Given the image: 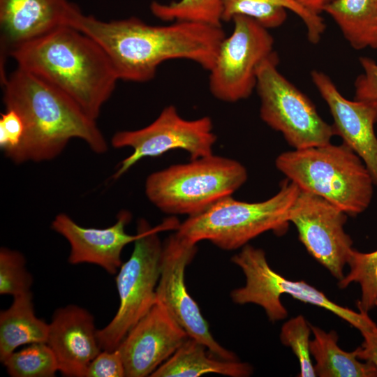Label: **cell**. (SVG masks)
I'll use <instances>...</instances> for the list:
<instances>
[{"mask_svg": "<svg viewBox=\"0 0 377 377\" xmlns=\"http://www.w3.org/2000/svg\"><path fill=\"white\" fill-rule=\"evenodd\" d=\"M309 11L320 15L325 7L332 0H294Z\"/></svg>", "mask_w": 377, "mask_h": 377, "instance_id": "d6a6232c", "label": "cell"}, {"mask_svg": "<svg viewBox=\"0 0 377 377\" xmlns=\"http://www.w3.org/2000/svg\"><path fill=\"white\" fill-rule=\"evenodd\" d=\"M232 34L222 41L209 71V88L221 101L235 103L249 98L256 87L260 64L274 51V38L256 20L242 15L232 18Z\"/></svg>", "mask_w": 377, "mask_h": 377, "instance_id": "30bf717a", "label": "cell"}, {"mask_svg": "<svg viewBox=\"0 0 377 377\" xmlns=\"http://www.w3.org/2000/svg\"><path fill=\"white\" fill-rule=\"evenodd\" d=\"M216 139L210 117L186 119L174 105H170L148 126L118 131L113 135V147L133 149L119 163L113 178H119L143 158L160 156L171 150H184L188 153L191 159L211 155Z\"/></svg>", "mask_w": 377, "mask_h": 377, "instance_id": "8fae6325", "label": "cell"}, {"mask_svg": "<svg viewBox=\"0 0 377 377\" xmlns=\"http://www.w3.org/2000/svg\"><path fill=\"white\" fill-rule=\"evenodd\" d=\"M13 377H53L59 371L56 357L46 343H35L14 351L3 363Z\"/></svg>", "mask_w": 377, "mask_h": 377, "instance_id": "484cf974", "label": "cell"}, {"mask_svg": "<svg viewBox=\"0 0 377 377\" xmlns=\"http://www.w3.org/2000/svg\"><path fill=\"white\" fill-rule=\"evenodd\" d=\"M188 337L163 305L156 302L117 348L126 376H150Z\"/></svg>", "mask_w": 377, "mask_h": 377, "instance_id": "5bb4252c", "label": "cell"}, {"mask_svg": "<svg viewBox=\"0 0 377 377\" xmlns=\"http://www.w3.org/2000/svg\"><path fill=\"white\" fill-rule=\"evenodd\" d=\"M252 373L253 367L250 364L239 360L217 357L202 343L188 337L150 376L198 377L217 374L230 377H247Z\"/></svg>", "mask_w": 377, "mask_h": 377, "instance_id": "d6986e66", "label": "cell"}, {"mask_svg": "<svg viewBox=\"0 0 377 377\" xmlns=\"http://www.w3.org/2000/svg\"><path fill=\"white\" fill-rule=\"evenodd\" d=\"M377 308V307H376ZM364 341L356 348L359 360L371 362L377 369V326L371 330L361 333Z\"/></svg>", "mask_w": 377, "mask_h": 377, "instance_id": "1f68e13d", "label": "cell"}, {"mask_svg": "<svg viewBox=\"0 0 377 377\" xmlns=\"http://www.w3.org/2000/svg\"><path fill=\"white\" fill-rule=\"evenodd\" d=\"M314 338L310 341V352L314 358L316 376L320 377H377V369L371 362H362L356 349L342 350L337 344L334 331L326 332L311 325Z\"/></svg>", "mask_w": 377, "mask_h": 377, "instance_id": "7402d4cb", "label": "cell"}, {"mask_svg": "<svg viewBox=\"0 0 377 377\" xmlns=\"http://www.w3.org/2000/svg\"><path fill=\"white\" fill-rule=\"evenodd\" d=\"M323 11L354 49H377V0H332Z\"/></svg>", "mask_w": 377, "mask_h": 377, "instance_id": "603a6c76", "label": "cell"}, {"mask_svg": "<svg viewBox=\"0 0 377 377\" xmlns=\"http://www.w3.org/2000/svg\"><path fill=\"white\" fill-rule=\"evenodd\" d=\"M347 264L350 270L338 283L341 288L356 282L360 285L361 298L357 302L359 311L368 313L377 307V250L363 253L353 249Z\"/></svg>", "mask_w": 377, "mask_h": 377, "instance_id": "d4e9b609", "label": "cell"}, {"mask_svg": "<svg viewBox=\"0 0 377 377\" xmlns=\"http://www.w3.org/2000/svg\"><path fill=\"white\" fill-rule=\"evenodd\" d=\"M274 52L259 66L256 89L260 101V116L281 133L294 149L325 145L335 135L311 100L278 70Z\"/></svg>", "mask_w": 377, "mask_h": 377, "instance_id": "9c48e42d", "label": "cell"}, {"mask_svg": "<svg viewBox=\"0 0 377 377\" xmlns=\"http://www.w3.org/2000/svg\"><path fill=\"white\" fill-rule=\"evenodd\" d=\"M10 57L17 67L66 95L94 120L119 80L103 48L67 25L20 47Z\"/></svg>", "mask_w": 377, "mask_h": 377, "instance_id": "3957f363", "label": "cell"}, {"mask_svg": "<svg viewBox=\"0 0 377 377\" xmlns=\"http://www.w3.org/2000/svg\"><path fill=\"white\" fill-rule=\"evenodd\" d=\"M124 365L117 349L101 350L89 364L84 377H124Z\"/></svg>", "mask_w": 377, "mask_h": 377, "instance_id": "4dcf8cb0", "label": "cell"}, {"mask_svg": "<svg viewBox=\"0 0 377 377\" xmlns=\"http://www.w3.org/2000/svg\"><path fill=\"white\" fill-rule=\"evenodd\" d=\"M24 135L21 117L13 110L6 109L0 117V147L10 159L20 146Z\"/></svg>", "mask_w": 377, "mask_h": 377, "instance_id": "f1b7e54d", "label": "cell"}, {"mask_svg": "<svg viewBox=\"0 0 377 377\" xmlns=\"http://www.w3.org/2000/svg\"><path fill=\"white\" fill-rule=\"evenodd\" d=\"M33 278L24 255L6 247L0 249V294L13 297L31 291Z\"/></svg>", "mask_w": 377, "mask_h": 377, "instance_id": "4316f807", "label": "cell"}, {"mask_svg": "<svg viewBox=\"0 0 377 377\" xmlns=\"http://www.w3.org/2000/svg\"><path fill=\"white\" fill-rule=\"evenodd\" d=\"M46 343L56 357L59 371L68 377H84L89 364L102 350L94 316L77 305L54 312Z\"/></svg>", "mask_w": 377, "mask_h": 377, "instance_id": "ac0fdd59", "label": "cell"}, {"mask_svg": "<svg viewBox=\"0 0 377 377\" xmlns=\"http://www.w3.org/2000/svg\"><path fill=\"white\" fill-rule=\"evenodd\" d=\"M196 252L197 244L177 232L164 241L156 289V302L163 305L189 337L205 345L212 355L223 360H238L233 352L214 339L199 306L188 292L185 270Z\"/></svg>", "mask_w": 377, "mask_h": 377, "instance_id": "7c38bea8", "label": "cell"}, {"mask_svg": "<svg viewBox=\"0 0 377 377\" xmlns=\"http://www.w3.org/2000/svg\"><path fill=\"white\" fill-rule=\"evenodd\" d=\"M311 325L304 317L299 315L286 321L282 326L280 339L281 343L290 347L297 357L301 377L316 376L310 352Z\"/></svg>", "mask_w": 377, "mask_h": 377, "instance_id": "83f0119b", "label": "cell"}, {"mask_svg": "<svg viewBox=\"0 0 377 377\" xmlns=\"http://www.w3.org/2000/svg\"><path fill=\"white\" fill-rule=\"evenodd\" d=\"M311 77L330 109L335 135L361 158L377 188V112L363 102L345 98L325 73L313 70Z\"/></svg>", "mask_w": 377, "mask_h": 377, "instance_id": "2e32d148", "label": "cell"}, {"mask_svg": "<svg viewBox=\"0 0 377 377\" xmlns=\"http://www.w3.org/2000/svg\"><path fill=\"white\" fill-rule=\"evenodd\" d=\"M179 224L174 218L156 227H151L144 219L138 221V237L133 242V251L121 264L115 279L119 297L118 310L105 327L97 330L102 350L117 349L129 330L156 303L163 250L158 233L177 230Z\"/></svg>", "mask_w": 377, "mask_h": 377, "instance_id": "52a82bcc", "label": "cell"}, {"mask_svg": "<svg viewBox=\"0 0 377 377\" xmlns=\"http://www.w3.org/2000/svg\"><path fill=\"white\" fill-rule=\"evenodd\" d=\"M275 165L300 189L323 198L347 215L362 213L371 202L373 178L361 158L344 143L285 151Z\"/></svg>", "mask_w": 377, "mask_h": 377, "instance_id": "277c9868", "label": "cell"}, {"mask_svg": "<svg viewBox=\"0 0 377 377\" xmlns=\"http://www.w3.org/2000/svg\"><path fill=\"white\" fill-rule=\"evenodd\" d=\"M359 61L363 73L355 81L353 99L366 103L377 112V63L367 57H361Z\"/></svg>", "mask_w": 377, "mask_h": 377, "instance_id": "f546056e", "label": "cell"}, {"mask_svg": "<svg viewBox=\"0 0 377 377\" xmlns=\"http://www.w3.org/2000/svg\"><path fill=\"white\" fill-rule=\"evenodd\" d=\"M231 260L240 267L246 277V283L243 287L231 291L232 302L238 304L251 303L261 306L272 322L287 317L288 311L281 302V296L288 294L301 302L331 311L357 329L360 333L376 326L368 313L362 311L357 312L339 306L305 281H291L276 272L269 266L265 253L261 249L247 244L232 257Z\"/></svg>", "mask_w": 377, "mask_h": 377, "instance_id": "ba28073f", "label": "cell"}, {"mask_svg": "<svg viewBox=\"0 0 377 377\" xmlns=\"http://www.w3.org/2000/svg\"><path fill=\"white\" fill-rule=\"evenodd\" d=\"M246 179L242 163L212 154L152 172L145 194L163 213L190 217L231 196Z\"/></svg>", "mask_w": 377, "mask_h": 377, "instance_id": "8992f818", "label": "cell"}, {"mask_svg": "<svg viewBox=\"0 0 377 377\" xmlns=\"http://www.w3.org/2000/svg\"><path fill=\"white\" fill-rule=\"evenodd\" d=\"M131 219V213L124 210L119 212L116 223L110 227L87 228L77 224L66 214L60 213L51 226L70 244L69 263L94 264L110 274H115L122 264L124 248L138 237L137 232L130 235L125 230Z\"/></svg>", "mask_w": 377, "mask_h": 377, "instance_id": "e0dca14e", "label": "cell"}, {"mask_svg": "<svg viewBox=\"0 0 377 377\" xmlns=\"http://www.w3.org/2000/svg\"><path fill=\"white\" fill-rule=\"evenodd\" d=\"M31 292L13 297L0 313V360L2 363L21 346L46 343L48 324L34 313Z\"/></svg>", "mask_w": 377, "mask_h": 377, "instance_id": "44dd1931", "label": "cell"}, {"mask_svg": "<svg viewBox=\"0 0 377 377\" xmlns=\"http://www.w3.org/2000/svg\"><path fill=\"white\" fill-rule=\"evenodd\" d=\"M66 25L94 39L105 52L119 80L146 82L170 59H186L209 71L225 32L221 27L189 22L151 25L135 17L103 21L75 5Z\"/></svg>", "mask_w": 377, "mask_h": 377, "instance_id": "6da1fadb", "label": "cell"}, {"mask_svg": "<svg viewBox=\"0 0 377 377\" xmlns=\"http://www.w3.org/2000/svg\"><path fill=\"white\" fill-rule=\"evenodd\" d=\"M1 85L6 109L17 112L24 125L22 142L10 159L14 163L52 160L75 138L96 154L108 150L96 120L42 79L17 67Z\"/></svg>", "mask_w": 377, "mask_h": 377, "instance_id": "7a4b0ae2", "label": "cell"}, {"mask_svg": "<svg viewBox=\"0 0 377 377\" xmlns=\"http://www.w3.org/2000/svg\"><path fill=\"white\" fill-rule=\"evenodd\" d=\"M151 13L165 22H189L221 27L223 0H178L169 3L153 1Z\"/></svg>", "mask_w": 377, "mask_h": 377, "instance_id": "cb8c5ba5", "label": "cell"}, {"mask_svg": "<svg viewBox=\"0 0 377 377\" xmlns=\"http://www.w3.org/2000/svg\"><path fill=\"white\" fill-rule=\"evenodd\" d=\"M347 214L323 198L300 190L290 208L288 221L296 227L307 251L339 281L353 249L343 229Z\"/></svg>", "mask_w": 377, "mask_h": 377, "instance_id": "4fadbf2b", "label": "cell"}, {"mask_svg": "<svg viewBox=\"0 0 377 377\" xmlns=\"http://www.w3.org/2000/svg\"><path fill=\"white\" fill-rule=\"evenodd\" d=\"M68 0H0V80L6 59L20 47L66 25Z\"/></svg>", "mask_w": 377, "mask_h": 377, "instance_id": "9a60e30c", "label": "cell"}, {"mask_svg": "<svg viewBox=\"0 0 377 377\" xmlns=\"http://www.w3.org/2000/svg\"><path fill=\"white\" fill-rule=\"evenodd\" d=\"M300 190L286 179L279 191L264 201L248 202L226 197L201 214L188 217L176 232L193 243L206 240L226 251L242 248L267 231L284 234L290 208Z\"/></svg>", "mask_w": 377, "mask_h": 377, "instance_id": "5b68a950", "label": "cell"}, {"mask_svg": "<svg viewBox=\"0 0 377 377\" xmlns=\"http://www.w3.org/2000/svg\"><path fill=\"white\" fill-rule=\"evenodd\" d=\"M223 21L230 22L237 15L250 17L267 29L282 25L287 18V10L297 15L304 22L308 40L318 43L325 30L320 15L313 13L294 0H223Z\"/></svg>", "mask_w": 377, "mask_h": 377, "instance_id": "ffe728a7", "label": "cell"}]
</instances>
